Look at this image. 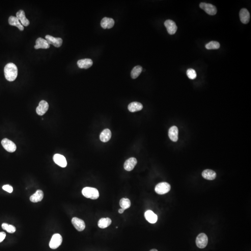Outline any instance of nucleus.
<instances>
[{"label": "nucleus", "instance_id": "1", "mask_svg": "<svg viewBox=\"0 0 251 251\" xmlns=\"http://www.w3.org/2000/svg\"><path fill=\"white\" fill-rule=\"evenodd\" d=\"M4 72L5 77L7 80L9 82H13L17 78L18 69L14 63H9L5 66Z\"/></svg>", "mask_w": 251, "mask_h": 251}, {"label": "nucleus", "instance_id": "2", "mask_svg": "<svg viewBox=\"0 0 251 251\" xmlns=\"http://www.w3.org/2000/svg\"><path fill=\"white\" fill-rule=\"evenodd\" d=\"M82 194L84 196L87 198L96 200L99 198V193L96 188L86 187L82 190Z\"/></svg>", "mask_w": 251, "mask_h": 251}, {"label": "nucleus", "instance_id": "3", "mask_svg": "<svg viewBox=\"0 0 251 251\" xmlns=\"http://www.w3.org/2000/svg\"><path fill=\"white\" fill-rule=\"evenodd\" d=\"M171 186L167 182H161L156 185L155 188V191L159 195H164L169 192Z\"/></svg>", "mask_w": 251, "mask_h": 251}, {"label": "nucleus", "instance_id": "4", "mask_svg": "<svg viewBox=\"0 0 251 251\" xmlns=\"http://www.w3.org/2000/svg\"><path fill=\"white\" fill-rule=\"evenodd\" d=\"M62 238L58 233L54 234L50 242V247L51 249H55L57 248L62 243Z\"/></svg>", "mask_w": 251, "mask_h": 251}, {"label": "nucleus", "instance_id": "5", "mask_svg": "<svg viewBox=\"0 0 251 251\" xmlns=\"http://www.w3.org/2000/svg\"><path fill=\"white\" fill-rule=\"evenodd\" d=\"M200 7L209 15H215L217 13V10L216 7L211 4L201 3L200 4Z\"/></svg>", "mask_w": 251, "mask_h": 251}, {"label": "nucleus", "instance_id": "6", "mask_svg": "<svg viewBox=\"0 0 251 251\" xmlns=\"http://www.w3.org/2000/svg\"><path fill=\"white\" fill-rule=\"evenodd\" d=\"M2 146L7 151L10 152H13L16 149V146L13 142L9 139L5 138L2 141Z\"/></svg>", "mask_w": 251, "mask_h": 251}, {"label": "nucleus", "instance_id": "7", "mask_svg": "<svg viewBox=\"0 0 251 251\" xmlns=\"http://www.w3.org/2000/svg\"><path fill=\"white\" fill-rule=\"evenodd\" d=\"M208 243V237L206 234L204 233H200L197 237L196 244L200 248L202 249L206 248Z\"/></svg>", "mask_w": 251, "mask_h": 251}, {"label": "nucleus", "instance_id": "8", "mask_svg": "<svg viewBox=\"0 0 251 251\" xmlns=\"http://www.w3.org/2000/svg\"><path fill=\"white\" fill-rule=\"evenodd\" d=\"M164 25L166 27L169 34L171 35H174L177 30V26L176 25L175 22L172 20H166L164 23Z\"/></svg>", "mask_w": 251, "mask_h": 251}, {"label": "nucleus", "instance_id": "9", "mask_svg": "<svg viewBox=\"0 0 251 251\" xmlns=\"http://www.w3.org/2000/svg\"><path fill=\"white\" fill-rule=\"evenodd\" d=\"M49 105L45 100H42L39 102V106L36 108V113L39 115H44L49 109Z\"/></svg>", "mask_w": 251, "mask_h": 251}, {"label": "nucleus", "instance_id": "10", "mask_svg": "<svg viewBox=\"0 0 251 251\" xmlns=\"http://www.w3.org/2000/svg\"><path fill=\"white\" fill-rule=\"evenodd\" d=\"M45 38L49 44H52L56 48H59L62 45V40L61 38L54 37L51 35H47Z\"/></svg>", "mask_w": 251, "mask_h": 251}, {"label": "nucleus", "instance_id": "11", "mask_svg": "<svg viewBox=\"0 0 251 251\" xmlns=\"http://www.w3.org/2000/svg\"><path fill=\"white\" fill-rule=\"evenodd\" d=\"M72 223L78 231H83L85 228L86 226L84 222L77 217H74L72 219Z\"/></svg>", "mask_w": 251, "mask_h": 251}, {"label": "nucleus", "instance_id": "12", "mask_svg": "<svg viewBox=\"0 0 251 251\" xmlns=\"http://www.w3.org/2000/svg\"><path fill=\"white\" fill-rule=\"evenodd\" d=\"M54 162L61 168H65L67 165V162L65 157L60 154H56L53 157Z\"/></svg>", "mask_w": 251, "mask_h": 251}, {"label": "nucleus", "instance_id": "13", "mask_svg": "<svg viewBox=\"0 0 251 251\" xmlns=\"http://www.w3.org/2000/svg\"><path fill=\"white\" fill-rule=\"evenodd\" d=\"M239 18L240 21L243 24H248L249 22L250 18V14L248 9L246 8H242L239 12Z\"/></svg>", "mask_w": 251, "mask_h": 251}, {"label": "nucleus", "instance_id": "14", "mask_svg": "<svg viewBox=\"0 0 251 251\" xmlns=\"http://www.w3.org/2000/svg\"><path fill=\"white\" fill-rule=\"evenodd\" d=\"M137 163L136 159L134 157L129 158L126 160L124 164V168L127 171H131L135 168Z\"/></svg>", "mask_w": 251, "mask_h": 251}, {"label": "nucleus", "instance_id": "15", "mask_svg": "<svg viewBox=\"0 0 251 251\" xmlns=\"http://www.w3.org/2000/svg\"><path fill=\"white\" fill-rule=\"evenodd\" d=\"M36 45L35 48L36 50L40 49H47L50 48V44L46 40L42 38H38L36 40Z\"/></svg>", "mask_w": 251, "mask_h": 251}, {"label": "nucleus", "instance_id": "16", "mask_svg": "<svg viewBox=\"0 0 251 251\" xmlns=\"http://www.w3.org/2000/svg\"><path fill=\"white\" fill-rule=\"evenodd\" d=\"M16 17L18 18L19 21L21 22V24L23 26L27 27L29 25V21L26 18V16H25V13L24 10H21V9L19 10L18 12L16 13Z\"/></svg>", "mask_w": 251, "mask_h": 251}, {"label": "nucleus", "instance_id": "17", "mask_svg": "<svg viewBox=\"0 0 251 251\" xmlns=\"http://www.w3.org/2000/svg\"><path fill=\"white\" fill-rule=\"evenodd\" d=\"M93 62L90 59H84L77 61V65L80 68L88 69L93 65Z\"/></svg>", "mask_w": 251, "mask_h": 251}, {"label": "nucleus", "instance_id": "18", "mask_svg": "<svg viewBox=\"0 0 251 251\" xmlns=\"http://www.w3.org/2000/svg\"><path fill=\"white\" fill-rule=\"evenodd\" d=\"M115 24V21L112 18L104 17L101 20L100 25L104 29H109L112 28Z\"/></svg>", "mask_w": 251, "mask_h": 251}, {"label": "nucleus", "instance_id": "19", "mask_svg": "<svg viewBox=\"0 0 251 251\" xmlns=\"http://www.w3.org/2000/svg\"><path fill=\"white\" fill-rule=\"evenodd\" d=\"M145 217L147 222L151 224H154L158 220V216L151 210H147L145 213Z\"/></svg>", "mask_w": 251, "mask_h": 251}, {"label": "nucleus", "instance_id": "20", "mask_svg": "<svg viewBox=\"0 0 251 251\" xmlns=\"http://www.w3.org/2000/svg\"><path fill=\"white\" fill-rule=\"evenodd\" d=\"M178 128L176 126H172L168 131V136L170 139L174 142H176L178 140Z\"/></svg>", "mask_w": 251, "mask_h": 251}, {"label": "nucleus", "instance_id": "21", "mask_svg": "<svg viewBox=\"0 0 251 251\" xmlns=\"http://www.w3.org/2000/svg\"><path fill=\"white\" fill-rule=\"evenodd\" d=\"M8 23L11 26L17 27L20 30L23 31L24 29V26L22 25L18 18L15 16H10L8 18Z\"/></svg>", "mask_w": 251, "mask_h": 251}, {"label": "nucleus", "instance_id": "22", "mask_svg": "<svg viewBox=\"0 0 251 251\" xmlns=\"http://www.w3.org/2000/svg\"><path fill=\"white\" fill-rule=\"evenodd\" d=\"M143 105L140 102H133L128 105V109L131 112H136L142 109Z\"/></svg>", "mask_w": 251, "mask_h": 251}, {"label": "nucleus", "instance_id": "23", "mask_svg": "<svg viewBox=\"0 0 251 251\" xmlns=\"http://www.w3.org/2000/svg\"><path fill=\"white\" fill-rule=\"evenodd\" d=\"M112 134L109 129H105L101 132L100 136V141L103 142H107L109 141L111 138Z\"/></svg>", "mask_w": 251, "mask_h": 251}, {"label": "nucleus", "instance_id": "24", "mask_svg": "<svg viewBox=\"0 0 251 251\" xmlns=\"http://www.w3.org/2000/svg\"><path fill=\"white\" fill-rule=\"evenodd\" d=\"M43 192L40 190H38L33 195L31 196L30 200L34 203L38 202L40 201L43 198Z\"/></svg>", "mask_w": 251, "mask_h": 251}, {"label": "nucleus", "instance_id": "25", "mask_svg": "<svg viewBox=\"0 0 251 251\" xmlns=\"http://www.w3.org/2000/svg\"><path fill=\"white\" fill-rule=\"evenodd\" d=\"M204 178L208 180H213L216 177V174L214 171L210 169L205 170L202 173Z\"/></svg>", "mask_w": 251, "mask_h": 251}, {"label": "nucleus", "instance_id": "26", "mask_svg": "<svg viewBox=\"0 0 251 251\" xmlns=\"http://www.w3.org/2000/svg\"><path fill=\"white\" fill-rule=\"evenodd\" d=\"M112 221L110 218H101L98 223V227L100 228L104 229L110 225Z\"/></svg>", "mask_w": 251, "mask_h": 251}, {"label": "nucleus", "instance_id": "27", "mask_svg": "<svg viewBox=\"0 0 251 251\" xmlns=\"http://www.w3.org/2000/svg\"><path fill=\"white\" fill-rule=\"evenodd\" d=\"M142 71V67L141 66H136L132 69L131 73V76L133 79L137 78Z\"/></svg>", "mask_w": 251, "mask_h": 251}, {"label": "nucleus", "instance_id": "28", "mask_svg": "<svg viewBox=\"0 0 251 251\" xmlns=\"http://www.w3.org/2000/svg\"><path fill=\"white\" fill-rule=\"evenodd\" d=\"M120 205L122 209L125 210L130 207L131 202L128 199L122 198L120 201Z\"/></svg>", "mask_w": 251, "mask_h": 251}, {"label": "nucleus", "instance_id": "29", "mask_svg": "<svg viewBox=\"0 0 251 251\" xmlns=\"http://www.w3.org/2000/svg\"><path fill=\"white\" fill-rule=\"evenodd\" d=\"M205 47L207 50H217L220 48V44L217 41H212L206 44Z\"/></svg>", "mask_w": 251, "mask_h": 251}, {"label": "nucleus", "instance_id": "30", "mask_svg": "<svg viewBox=\"0 0 251 251\" xmlns=\"http://www.w3.org/2000/svg\"><path fill=\"white\" fill-rule=\"evenodd\" d=\"M2 227L3 229L6 230L7 232L9 233H14L16 231V228L14 226L11 225H8V224L5 223L2 224Z\"/></svg>", "mask_w": 251, "mask_h": 251}, {"label": "nucleus", "instance_id": "31", "mask_svg": "<svg viewBox=\"0 0 251 251\" xmlns=\"http://www.w3.org/2000/svg\"><path fill=\"white\" fill-rule=\"evenodd\" d=\"M187 75L188 78L191 80H194L196 78L197 74L196 71L194 69L189 68L187 71Z\"/></svg>", "mask_w": 251, "mask_h": 251}, {"label": "nucleus", "instance_id": "32", "mask_svg": "<svg viewBox=\"0 0 251 251\" xmlns=\"http://www.w3.org/2000/svg\"><path fill=\"white\" fill-rule=\"evenodd\" d=\"M3 189L4 191H6V192L9 193H12L13 191V188L12 187L9 185H4L3 187Z\"/></svg>", "mask_w": 251, "mask_h": 251}, {"label": "nucleus", "instance_id": "33", "mask_svg": "<svg viewBox=\"0 0 251 251\" xmlns=\"http://www.w3.org/2000/svg\"><path fill=\"white\" fill-rule=\"evenodd\" d=\"M6 236V234L4 232H0V243L5 239Z\"/></svg>", "mask_w": 251, "mask_h": 251}, {"label": "nucleus", "instance_id": "34", "mask_svg": "<svg viewBox=\"0 0 251 251\" xmlns=\"http://www.w3.org/2000/svg\"><path fill=\"white\" fill-rule=\"evenodd\" d=\"M118 212L119 213H121H121H124V209H122V208H120V209L119 210Z\"/></svg>", "mask_w": 251, "mask_h": 251}, {"label": "nucleus", "instance_id": "35", "mask_svg": "<svg viewBox=\"0 0 251 251\" xmlns=\"http://www.w3.org/2000/svg\"><path fill=\"white\" fill-rule=\"evenodd\" d=\"M150 251H158L157 250L155 249H152Z\"/></svg>", "mask_w": 251, "mask_h": 251}]
</instances>
